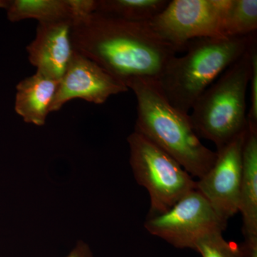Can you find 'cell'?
Masks as SVG:
<instances>
[{"instance_id":"obj_1","label":"cell","mask_w":257,"mask_h":257,"mask_svg":"<svg viewBox=\"0 0 257 257\" xmlns=\"http://www.w3.org/2000/svg\"><path fill=\"white\" fill-rule=\"evenodd\" d=\"M74 50L126 85L130 79L160 77L177 50L148 23H133L94 13L73 22Z\"/></svg>"},{"instance_id":"obj_2","label":"cell","mask_w":257,"mask_h":257,"mask_svg":"<svg viewBox=\"0 0 257 257\" xmlns=\"http://www.w3.org/2000/svg\"><path fill=\"white\" fill-rule=\"evenodd\" d=\"M126 86L133 91L138 102L135 131L168 154L192 177L205 175L216 152L203 145L189 114L170 104L156 79H132Z\"/></svg>"},{"instance_id":"obj_3","label":"cell","mask_w":257,"mask_h":257,"mask_svg":"<svg viewBox=\"0 0 257 257\" xmlns=\"http://www.w3.org/2000/svg\"><path fill=\"white\" fill-rule=\"evenodd\" d=\"M255 35L201 38L189 42L185 55L173 57L157 79L167 100L189 114L214 81L247 52Z\"/></svg>"},{"instance_id":"obj_4","label":"cell","mask_w":257,"mask_h":257,"mask_svg":"<svg viewBox=\"0 0 257 257\" xmlns=\"http://www.w3.org/2000/svg\"><path fill=\"white\" fill-rule=\"evenodd\" d=\"M250 74L248 48L206 89L191 109L189 116L197 136L214 143L217 150L247 128L246 97Z\"/></svg>"},{"instance_id":"obj_5","label":"cell","mask_w":257,"mask_h":257,"mask_svg":"<svg viewBox=\"0 0 257 257\" xmlns=\"http://www.w3.org/2000/svg\"><path fill=\"white\" fill-rule=\"evenodd\" d=\"M130 163L139 185L150 195L148 216L162 214L196 189L193 179L178 162L138 132L127 138Z\"/></svg>"},{"instance_id":"obj_6","label":"cell","mask_w":257,"mask_h":257,"mask_svg":"<svg viewBox=\"0 0 257 257\" xmlns=\"http://www.w3.org/2000/svg\"><path fill=\"white\" fill-rule=\"evenodd\" d=\"M231 0H172L147 22L162 40L177 50L201 38L224 37L225 18Z\"/></svg>"},{"instance_id":"obj_7","label":"cell","mask_w":257,"mask_h":257,"mask_svg":"<svg viewBox=\"0 0 257 257\" xmlns=\"http://www.w3.org/2000/svg\"><path fill=\"white\" fill-rule=\"evenodd\" d=\"M226 225L202 194L194 189L165 212L147 216L145 228L176 248L194 250L204 235L214 230L224 231Z\"/></svg>"},{"instance_id":"obj_8","label":"cell","mask_w":257,"mask_h":257,"mask_svg":"<svg viewBox=\"0 0 257 257\" xmlns=\"http://www.w3.org/2000/svg\"><path fill=\"white\" fill-rule=\"evenodd\" d=\"M246 132L218 149L210 170L196 181V189L226 224L239 212L242 149Z\"/></svg>"},{"instance_id":"obj_9","label":"cell","mask_w":257,"mask_h":257,"mask_svg":"<svg viewBox=\"0 0 257 257\" xmlns=\"http://www.w3.org/2000/svg\"><path fill=\"white\" fill-rule=\"evenodd\" d=\"M128 90L124 83L108 73L99 64L74 52L59 83L50 112L60 111L66 103L74 99L101 104L111 96Z\"/></svg>"},{"instance_id":"obj_10","label":"cell","mask_w":257,"mask_h":257,"mask_svg":"<svg viewBox=\"0 0 257 257\" xmlns=\"http://www.w3.org/2000/svg\"><path fill=\"white\" fill-rule=\"evenodd\" d=\"M73 20L38 23L35 39L27 47L28 60L37 72L60 80L74 52Z\"/></svg>"},{"instance_id":"obj_11","label":"cell","mask_w":257,"mask_h":257,"mask_svg":"<svg viewBox=\"0 0 257 257\" xmlns=\"http://www.w3.org/2000/svg\"><path fill=\"white\" fill-rule=\"evenodd\" d=\"M239 212L243 222V257H257V128L248 124L242 149Z\"/></svg>"},{"instance_id":"obj_12","label":"cell","mask_w":257,"mask_h":257,"mask_svg":"<svg viewBox=\"0 0 257 257\" xmlns=\"http://www.w3.org/2000/svg\"><path fill=\"white\" fill-rule=\"evenodd\" d=\"M60 80L36 73L20 81L16 86L15 110L28 124L43 126Z\"/></svg>"},{"instance_id":"obj_13","label":"cell","mask_w":257,"mask_h":257,"mask_svg":"<svg viewBox=\"0 0 257 257\" xmlns=\"http://www.w3.org/2000/svg\"><path fill=\"white\" fill-rule=\"evenodd\" d=\"M5 10L11 23L30 19L39 23L73 20L69 0H10Z\"/></svg>"},{"instance_id":"obj_14","label":"cell","mask_w":257,"mask_h":257,"mask_svg":"<svg viewBox=\"0 0 257 257\" xmlns=\"http://www.w3.org/2000/svg\"><path fill=\"white\" fill-rule=\"evenodd\" d=\"M167 0H97L96 13L133 23H147L162 13Z\"/></svg>"},{"instance_id":"obj_15","label":"cell","mask_w":257,"mask_h":257,"mask_svg":"<svg viewBox=\"0 0 257 257\" xmlns=\"http://www.w3.org/2000/svg\"><path fill=\"white\" fill-rule=\"evenodd\" d=\"M256 29V0H231L225 18L224 37L248 36Z\"/></svg>"},{"instance_id":"obj_16","label":"cell","mask_w":257,"mask_h":257,"mask_svg":"<svg viewBox=\"0 0 257 257\" xmlns=\"http://www.w3.org/2000/svg\"><path fill=\"white\" fill-rule=\"evenodd\" d=\"M222 230H214L198 240L194 250L202 257H243L241 247L224 239Z\"/></svg>"},{"instance_id":"obj_17","label":"cell","mask_w":257,"mask_h":257,"mask_svg":"<svg viewBox=\"0 0 257 257\" xmlns=\"http://www.w3.org/2000/svg\"><path fill=\"white\" fill-rule=\"evenodd\" d=\"M251 57V74H250L249 85L251 89V106L247 116L248 124L257 127V47L256 36L255 35L251 40L249 47Z\"/></svg>"},{"instance_id":"obj_18","label":"cell","mask_w":257,"mask_h":257,"mask_svg":"<svg viewBox=\"0 0 257 257\" xmlns=\"http://www.w3.org/2000/svg\"><path fill=\"white\" fill-rule=\"evenodd\" d=\"M64 257H94L89 245L84 241H77V244L68 255Z\"/></svg>"},{"instance_id":"obj_19","label":"cell","mask_w":257,"mask_h":257,"mask_svg":"<svg viewBox=\"0 0 257 257\" xmlns=\"http://www.w3.org/2000/svg\"><path fill=\"white\" fill-rule=\"evenodd\" d=\"M10 0H0V9L6 10L9 4Z\"/></svg>"}]
</instances>
